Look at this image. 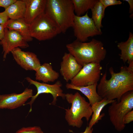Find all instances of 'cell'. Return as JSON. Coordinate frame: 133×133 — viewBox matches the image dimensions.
Returning a JSON list of instances; mask_svg holds the SVG:
<instances>
[{"label": "cell", "mask_w": 133, "mask_h": 133, "mask_svg": "<svg viewBox=\"0 0 133 133\" xmlns=\"http://www.w3.org/2000/svg\"><path fill=\"white\" fill-rule=\"evenodd\" d=\"M110 78H107L106 70L97 86V92L102 99L120 100L126 92L133 90V63L129 66H122L120 71L116 73L113 67L109 69Z\"/></svg>", "instance_id": "obj_1"}, {"label": "cell", "mask_w": 133, "mask_h": 133, "mask_svg": "<svg viewBox=\"0 0 133 133\" xmlns=\"http://www.w3.org/2000/svg\"><path fill=\"white\" fill-rule=\"evenodd\" d=\"M66 47L69 53L82 66L91 63H100L106 55V50L102 43L94 38L88 42L76 40L67 44Z\"/></svg>", "instance_id": "obj_2"}, {"label": "cell", "mask_w": 133, "mask_h": 133, "mask_svg": "<svg viewBox=\"0 0 133 133\" xmlns=\"http://www.w3.org/2000/svg\"><path fill=\"white\" fill-rule=\"evenodd\" d=\"M45 12L65 33L72 27L75 15L72 0H47Z\"/></svg>", "instance_id": "obj_3"}, {"label": "cell", "mask_w": 133, "mask_h": 133, "mask_svg": "<svg viewBox=\"0 0 133 133\" xmlns=\"http://www.w3.org/2000/svg\"><path fill=\"white\" fill-rule=\"evenodd\" d=\"M65 99L71 105L70 108L65 109L66 120L69 126L81 128L83 124L82 118L85 117L88 121L92 115L91 105L78 92L66 94Z\"/></svg>", "instance_id": "obj_4"}, {"label": "cell", "mask_w": 133, "mask_h": 133, "mask_svg": "<svg viewBox=\"0 0 133 133\" xmlns=\"http://www.w3.org/2000/svg\"><path fill=\"white\" fill-rule=\"evenodd\" d=\"M31 36L40 41L51 39L61 33L56 23L44 12L30 24Z\"/></svg>", "instance_id": "obj_5"}, {"label": "cell", "mask_w": 133, "mask_h": 133, "mask_svg": "<svg viewBox=\"0 0 133 133\" xmlns=\"http://www.w3.org/2000/svg\"><path fill=\"white\" fill-rule=\"evenodd\" d=\"M111 104L108 110L110 120L115 129L121 132L125 127L123 122L124 116L133 108V90L124 94L119 101L116 100Z\"/></svg>", "instance_id": "obj_6"}, {"label": "cell", "mask_w": 133, "mask_h": 133, "mask_svg": "<svg viewBox=\"0 0 133 133\" xmlns=\"http://www.w3.org/2000/svg\"><path fill=\"white\" fill-rule=\"evenodd\" d=\"M72 27L76 40L81 42L87 41L89 37L100 35L101 31H99L96 27L91 18L88 12L83 16L75 15Z\"/></svg>", "instance_id": "obj_7"}, {"label": "cell", "mask_w": 133, "mask_h": 133, "mask_svg": "<svg viewBox=\"0 0 133 133\" xmlns=\"http://www.w3.org/2000/svg\"><path fill=\"white\" fill-rule=\"evenodd\" d=\"M102 69L100 63H93L85 64L70 83L75 86H82L98 83Z\"/></svg>", "instance_id": "obj_8"}, {"label": "cell", "mask_w": 133, "mask_h": 133, "mask_svg": "<svg viewBox=\"0 0 133 133\" xmlns=\"http://www.w3.org/2000/svg\"><path fill=\"white\" fill-rule=\"evenodd\" d=\"M26 79L30 84L34 85L37 90L36 94L32 97L31 100L23 105L27 104L30 105V108L29 113L32 110V104L38 96L41 94L47 93L51 94L53 97V100L51 104L53 105L56 104L58 97H61L63 99H65L66 94L63 93V91L61 88L62 84L59 81H57L53 84H50L34 81L29 77H26Z\"/></svg>", "instance_id": "obj_9"}, {"label": "cell", "mask_w": 133, "mask_h": 133, "mask_svg": "<svg viewBox=\"0 0 133 133\" xmlns=\"http://www.w3.org/2000/svg\"><path fill=\"white\" fill-rule=\"evenodd\" d=\"M3 48V58L14 49L18 47L25 48L29 47L27 42L17 31L5 28L4 37L0 41Z\"/></svg>", "instance_id": "obj_10"}, {"label": "cell", "mask_w": 133, "mask_h": 133, "mask_svg": "<svg viewBox=\"0 0 133 133\" xmlns=\"http://www.w3.org/2000/svg\"><path fill=\"white\" fill-rule=\"evenodd\" d=\"M33 96V90L28 88L20 94L0 95V109H13L23 106Z\"/></svg>", "instance_id": "obj_11"}, {"label": "cell", "mask_w": 133, "mask_h": 133, "mask_svg": "<svg viewBox=\"0 0 133 133\" xmlns=\"http://www.w3.org/2000/svg\"><path fill=\"white\" fill-rule=\"evenodd\" d=\"M11 52L17 63L26 70L35 71L41 65L37 55L33 52L24 51L19 47L14 49Z\"/></svg>", "instance_id": "obj_12"}, {"label": "cell", "mask_w": 133, "mask_h": 133, "mask_svg": "<svg viewBox=\"0 0 133 133\" xmlns=\"http://www.w3.org/2000/svg\"><path fill=\"white\" fill-rule=\"evenodd\" d=\"M82 67L72 55L65 52L60 63V71L64 79L68 82L77 74Z\"/></svg>", "instance_id": "obj_13"}, {"label": "cell", "mask_w": 133, "mask_h": 133, "mask_svg": "<svg viewBox=\"0 0 133 133\" xmlns=\"http://www.w3.org/2000/svg\"><path fill=\"white\" fill-rule=\"evenodd\" d=\"M26 9L24 19L30 25L38 16L45 12L47 0H24Z\"/></svg>", "instance_id": "obj_14"}, {"label": "cell", "mask_w": 133, "mask_h": 133, "mask_svg": "<svg viewBox=\"0 0 133 133\" xmlns=\"http://www.w3.org/2000/svg\"><path fill=\"white\" fill-rule=\"evenodd\" d=\"M35 71L36 80L45 83L54 82L59 77V73L54 70L52 65L48 63L41 65Z\"/></svg>", "instance_id": "obj_15"}, {"label": "cell", "mask_w": 133, "mask_h": 133, "mask_svg": "<svg viewBox=\"0 0 133 133\" xmlns=\"http://www.w3.org/2000/svg\"><path fill=\"white\" fill-rule=\"evenodd\" d=\"M98 84V83H96L86 86H77L70 83H67L66 87L68 89L75 90L81 92L87 97L89 103L92 106L94 103L99 101L102 99L97 92Z\"/></svg>", "instance_id": "obj_16"}, {"label": "cell", "mask_w": 133, "mask_h": 133, "mask_svg": "<svg viewBox=\"0 0 133 133\" xmlns=\"http://www.w3.org/2000/svg\"><path fill=\"white\" fill-rule=\"evenodd\" d=\"M4 26L5 28L17 31L27 42L32 40L30 33V25L26 22L24 18L9 19Z\"/></svg>", "instance_id": "obj_17"}, {"label": "cell", "mask_w": 133, "mask_h": 133, "mask_svg": "<svg viewBox=\"0 0 133 133\" xmlns=\"http://www.w3.org/2000/svg\"><path fill=\"white\" fill-rule=\"evenodd\" d=\"M117 47L121 51L120 58L124 63H133V34L129 33V38L125 42L117 43Z\"/></svg>", "instance_id": "obj_18"}, {"label": "cell", "mask_w": 133, "mask_h": 133, "mask_svg": "<svg viewBox=\"0 0 133 133\" xmlns=\"http://www.w3.org/2000/svg\"><path fill=\"white\" fill-rule=\"evenodd\" d=\"M116 100H111L103 98L99 101L96 102L91 106L93 112L91 119L88 124V126L92 128L93 126L101 119L104 114L100 115L101 112L104 107L108 104L112 103Z\"/></svg>", "instance_id": "obj_19"}, {"label": "cell", "mask_w": 133, "mask_h": 133, "mask_svg": "<svg viewBox=\"0 0 133 133\" xmlns=\"http://www.w3.org/2000/svg\"><path fill=\"white\" fill-rule=\"evenodd\" d=\"M26 9L24 0H17L4 11L9 19L24 18Z\"/></svg>", "instance_id": "obj_20"}, {"label": "cell", "mask_w": 133, "mask_h": 133, "mask_svg": "<svg viewBox=\"0 0 133 133\" xmlns=\"http://www.w3.org/2000/svg\"><path fill=\"white\" fill-rule=\"evenodd\" d=\"M97 0H72L76 16H82L92 9L98 1Z\"/></svg>", "instance_id": "obj_21"}, {"label": "cell", "mask_w": 133, "mask_h": 133, "mask_svg": "<svg viewBox=\"0 0 133 133\" xmlns=\"http://www.w3.org/2000/svg\"><path fill=\"white\" fill-rule=\"evenodd\" d=\"M91 10L92 13L91 18L97 29L101 31V28L103 27L102 20L105 15V10L103 6L98 0Z\"/></svg>", "instance_id": "obj_22"}, {"label": "cell", "mask_w": 133, "mask_h": 133, "mask_svg": "<svg viewBox=\"0 0 133 133\" xmlns=\"http://www.w3.org/2000/svg\"><path fill=\"white\" fill-rule=\"evenodd\" d=\"M16 133H44L40 127L33 126L23 127L17 131Z\"/></svg>", "instance_id": "obj_23"}, {"label": "cell", "mask_w": 133, "mask_h": 133, "mask_svg": "<svg viewBox=\"0 0 133 133\" xmlns=\"http://www.w3.org/2000/svg\"><path fill=\"white\" fill-rule=\"evenodd\" d=\"M100 2L103 6L104 9L108 6L117 5H120L122 2L119 0H100Z\"/></svg>", "instance_id": "obj_24"}, {"label": "cell", "mask_w": 133, "mask_h": 133, "mask_svg": "<svg viewBox=\"0 0 133 133\" xmlns=\"http://www.w3.org/2000/svg\"><path fill=\"white\" fill-rule=\"evenodd\" d=\"M133 121V110L127 113L124 116L123 119L124 124H128Z\"/></svg>", "instance_id": "obj_25"}, {"label": "cell", "mask_w": 133, "mask_h": 133, "mask_svg": "<svg viewBox=\"0 0 133 133\" xmlns=\"http://www.w3.org/2000/svg\"><path fill=\"white\" fill-rule=\"evenodd\" d=\"M17 0H0V7L4 8L5 10L15 2Z\"/></svg>", "instance_id": "obj_26"}, {"label": "cell", "mask_w": 133, "mask_h": 133, "mask_svg": "<svg viewBox=\"0 0 133 133\" xmlns=\"http://www.w3.org/2000/svg\"><path fill=\"white\" fill-rule=\"evenodd\" d=\"M9 19V18L4 11L0 12V24L4 25Z\"/></svg>", "instance_id": "obj_27"}, {"label": "cell", "mask_w": 133, "mask_h": 133, "mask_svg": "<svg viewBox=\"0 0 133 133\" xmlns=\"http://www.w3.org/2000/svg\"><path fill=\"white\" fill-rule=\"evenodd\" d=\"M5 28L4 25L0 24V41L4 37Z\"/></svg>", "instance_id": "obj_28"}, {"label": "cell", "mask_w": 133, "mask_h": 133, "mask_svg": "<svg viewBox=\"0 0 133 133\" xmlns=\"http://www.w3.org/2000/svg\"><path fill=\"white\" fill-rule=\"evenodd\" d=\"M127 2L129 4L130 6L129 13L133 15V0H124Z\"/></svg>", "instance_id": "obj_29"}, {"label": "cell", "mask_w": 133, "mask_h": 133, "mask_svg": "<svg viewBox=\"0 0 133 133\" xmlns=\"http://www.w3.org/2000/svg\"><path fill=\"white\" fill-rule=\"evenodd\" d=\"M93 129L92 128H91L88 126H87L84 131L81 133H93Z\"/></svg>", "instance_id": "obj_30"}]
</instances>
